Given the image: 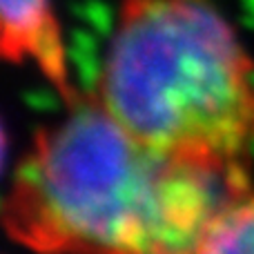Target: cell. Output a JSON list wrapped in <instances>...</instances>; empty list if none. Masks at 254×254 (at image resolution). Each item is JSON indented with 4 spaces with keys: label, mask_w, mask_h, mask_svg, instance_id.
I'll list each match as a JSON object with an SVG mask.
<instances>
[{
    "label": "cell",
    "mask_w": 254,
    "mask_h": 254,
    "mask_svg": "<svg viewBox=\"0 0 254 254\" xmlns=\"http://www.w3.org/2000/svg\"><path fill=\"white\" fill-rule=\"evenodd\" d=\"M246 170H210L136 140L80 94L36 134L0 205L36 254H183Z\"/></svg>",
    "instance_id": "cell-1"
},
{
    "label": "cell",
    "mask_w": 254,
    "mask_h": 254,
    "mask_svg": "<svg viewBox=\"0 0 254 254\" xmlns=\"http://www.w3.org/2000/svg\"><path fill=\"white\" fill-rule=\"evenodd\" d=\"M94 98L181 163L243 170L254 147V63L205 0H121Z\"/></svg>",
    "instance_id": "cell-2"
},
{
    "label": "cell",
    "mask_w": 254,
    "mask_h": 254,
    "mask_svg": "<svg viewBox=\"0 0 254 254\" xmlns=\"http://www.w3.org/2000/svg\"><path fill=\"white\" fill-rule=\"evenodd\" d=\"M0 61L34 69L67 105L80 96L71 83L56 0H0Z\"/></svg>",
    "instance_id": "cell-3"
},
{
    "label": "cell",
    "mask_w": 254,
    "mask_h": 254,
    "mask_svg": "<svg viewBox=\"0 0 254 254\" xmlns=\"http://www.w3.org/2000/svg\"><path fill=\"white\" fill-rule=\"evenodd\" d=\"M183 254H254V190L239 185L216 205Z\"/></svg>",
    "instance_id": "cell-4"
},
{
    "label": "cell",
    "mask_w": 254,
    "mask_h": 254,
    "mask_svg": "<svg viewBox=\"0 0 254 254\" xmlns=\"http://www.w3.org/2000/svg\"><path fill=\"white\" fill-rule=\"evenodd\" d=\"M4 158H7V134H4V127L0 123V174L4 170Z\"/></svg>",
    "instance_id": "cell-5"
}]
</instances>
